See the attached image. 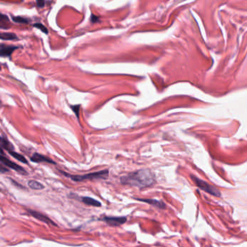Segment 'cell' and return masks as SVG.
Masks as SVG:
<instances>
[{"instance_id": "1", "label": "cell", "mask_w": 247, "mask_h": 247, "mask_svg": "<svg viewBox=\"0 0 247 247\" xmlns=\"http://www.w3.org/2000/svg\"><path fill=\"white\" fill-rule=\"evenodd\" d=\"M120 181L122 184L144 188L154 185L156 180L154 174L150 170L141 169L122 176Z\"/></svg>"}, {"instance_id": "2", "label": "cell", "mask_w": 247, "mask_h": 247, "mask_svg": "<svg viewBox=\"0 0 247 247\" xmlns=\"http://www.w3.org/2000/svg\"><path fill=\"white\" fill-rule=\"evenodd\" d=\"M62 175H64L66 177L70 178L72 181L75 182H81L86 181V180H93V179H106L109 176V170H104L99 171V172L91 173L85 175H72L67 173L65 172H63L62 170H59Z\"/></svg>"}, {"instance_id": "3", "label": "cell", "mask_w": 247, "mask_h": 247, "mask_svg": "<svg viewBox=\"0 0 247 247\" xmlns=\"http://www.w3.org/2000/svg\"><path fill=\"white\" fill-rule=\"evenodd\" d=\"M192 178L193 181L194 182V183H195L199 188L203 190L204 192L208 193V194H212V195L213 196H220V192L217 188L213 186V185L209 184V183H207L206 181H202V180L199 179V178L196 177V176H192Z\"/></svg>"}, {"instance_id": "4", "label": "cell", "mask_w": 247, "mask_h": 247, "mask_svg": "<svg viewBox=\"0 0 247 247\" xmlns=\"http://www.w3.org/2000/svg\"><path fill=\"white\" fill-rule=\"evenodd\" d=\"M0 160H1L2 165H3L4 166L10 167V168L15 170L16 172L19 173H21L22 175L28 174L27 171L25 170L23 167H21V165H17V164H16L15 162H12L11 161V160H9L8 158H7L5 156L4 151H3L2 149H1V156H0Z\"/></svg>"}, {"instance_id": "5", "label": "cell", "mask_w": 247, "mask_h": 247, "mask_svg": "<svg viewBox=\"0 0 247 247\" xmlns=\"http://www.w3.org/2000/svg\"><path fill=\"white\" fill-rule=\"evenodd\" d=\"M102 220L105 222L108 225L111 226H119L121 225L127 221L126 217H109V216H104L101 218Z\"/></svg>"}, {"instance_id": "6", "label": "cell", "mask_w": 247, "mask_h": 247, "mask_svg": "<svg viewBox=\"0 0 247 247\" xmlns=\"http://www.w3.org/2000/svg\"><path fill=\"white\" fill-rule=\"evenodd\" d=\"M28 213H29L31 216H33L34 218H36V219L43 222V223H46V224L52 225H54V226H57V225L55 224V222H54L53 220H52L50 219V218H49L47 216L44 215V214L40 213V212H37V211H34V210H28Z\"/></svg>"}, {"instance_id": "7", "label": "cell", "mask_w": 247, "mask_h": 247, "mask_svg": "<svg viewBox=\"0 0 247 247\" xmlns=\"http://www.w3.org/2000/svg\"><path fill=\"white\" fill-rule=\"evenodd\" d=\"M18 48L19 46H11V45L1 44V46H0V55H1L2 57H8L9 58H10L12 52Z\"/></svg>"}, {"instance_id": "8", "label": "cell", "mask_w": 247, "mask_h": 247, "mask_svg": "<svg viewBox=\"0 0 247 247\" xmlns=\"http://www.w3.org/2000/svg\"><path fill=\"white\" fill-rule=\"evenodd\" d=\"M30 160L31 162H36V163H39V162H46V163L50 164H56L52 159L49 158L48 157H46L44 156V155L39 154V153L36 152L34 153V154L30 157Z\"/></svg>"}, {"instance_id": "9", "label": "cell", "mask_w": 247, "mask_h": 247, "mask_svg": "<svg viewBox=\"0 0 247 247\" xmlns=\"http://www.w3.org/2000/svg\"><path fill=\"white\" fill-rule=\"evenodd\" d=\"M135 199L138 200V201H143V202L147 203L149 204L152 205V206L157 207L159 209H165L166 207L165 204L163 201H160V200L156 199H139V198H135Z\"/></svg>"}, {"instance_id": "10", "label": "cell", "mask_w": 247, "mask_h": 247, "mask_svg": "<svg viewBox=\"0 0 247 247\" xmlns=\"http://www.w3.org/2000/svg\"><path fill=\"white\" fill-rule=\"evenodd\" d=\"M81 201H82L83 203H84L86 205H89V206H93L95 207H100L102 206V204H101L100 201L91 197H89V196H83V197H81Z\"/></svg>"}, {"instance_id": "11", "label": "cell", "mask_w": 247, "mask_h": 247, "mask_svg": "<svg viewBox=\"0 0 247 247\" xmlns=\"http://www.w3.org/2000/svg\"><path fill=\"white\" fill-rule=\"evenodd\" d=\"M1 149H5L8 152L10 151L14 150L13 145L9 141L8 138L6 136H5L3 134H2L1 136Z\"/></svg>"}, {"instance_id": "12", "label": "cell", "mask_w": 247, "mask_h": 247, "mask_svg": "<svg viewBox=\"0 0 247 247\" xmlns=\"http://www.w3.org/2000/svg\"><path fill=\"white\" fill-rule=\"evenodd\" d=\"M28 185L30 188L33 190H42L44 188V185L42 183L35 180H30L28 182Z\"/></svg>"}, {"instance_id": "13", "label": "cell", "mask_w": 247, "mask_h": 247, "mask_svg": "<svg viewBox=\"0 0 247 247\" xmlns=\"http://www.w3.org/2000/svg\"><path fill=\"white\" fill-rule=\"evenodd\" d=\"M10 21H9L8 17L6 15L1 13L0 15V28L1 29H6L9 27L10 24Z\"/></svg>"}, {"instance_id": "14", "label": "cell", "mask_w": 247, "mask_h": 247, "mask_svg": "<svg viewBox=\"0 0 247 247\" xmlns=\"http://www.w3.org/2000/svg\"><path fill=\"white\" fill-rule=\"evenodd\" d=\"M8 153L11 155L12 157L16 159V160H17L21 162H23V163H24V164H28V160H26V157H23V155H21V154H19V153L16 152V151H15L14 150L9 151Z\"/></svg>"}, {"instance_id": "15", "label": "cell", "mask_w": 247, "mask_h": 247, "mask_svg": "<svg viewBox=\"0 0 247 247\" xmlns=\"http://www.w3.org/2000/svg\"><path fill=\"white\" fill-rule=\"evenodd\" d=\"M18 37L13 33H1V40H17Z\"/></svg>"}, {"instance_id": "16", "label": "cell", "mask_w": 247, "mask_h": 247, "mask_svg": "<svg viewBox=\"0 0 247 247\" xmlns=\"http://www.w3.org/2000/svg\"><path fill=\"white\" fill-rule=\"evenodd\" d=\"M12 21L15 23H23V24H27L30 22V20L26 18V17H21V16H12Z\"/></svg>"}, {"instance_id": "17", "label": "cell", "mask_w": 247, "mask_h": 247, "mask_svg": "<svg viewBox=\"0 0 247 247\" xmlns=\"http://www.w3.org/2000/svg\"><path fill=\"white\" fill-rule=\"evenodd\" d=\"M70 108L72 110L75 114V116L77 117L78 119H79V116H80V109H81V104H78V105H70Z\"/></svg>"}, {"instance_id": "18", "label": "cell", "mask_w": 247, "mask_h": 247, "mask_svg": "<svg viewBox=\"0 0 247 247\" xmlns=\"http://www.w3.org/2000/svg\"><path fill=\"white\" fill-rule=\"evenodd\" d=\"M33 26L36 27V28H39V29H40L41 31L43 32V33H44L46 34H48L49 33L47 28H46L45 26H44L42 23H35V24H33Z\"/></svg>"}, {"instance_id": "19", "label": "cell", "mask_w": 247, "mask_h": 247, "mask_svg": "<svg viewBox=\"0 0 247 247\" xmlns=\"http://www.w3.org/2000/svg\"><path fill=\"white\" fill-rule=\"evenodd\" d=\"M90 21L92 23H95L97 22H100V17L98 16H96L94 14H91V17H90Z\"/></svg>"}, {"instance_id": "20", "label": "cell", "mask_w": 247, "mask_h": 247, "mask_svg": "<svg viewBox=\"0 0 247 247\" xmlns=\"http://www.w3.org/2000/svg\"><path fill=\"white\" fill-rule=\"evenodd\" d=\"M46 4V2L44 1H36V5L39 8H43Z\"/></svg>"}, {"instance_id": "21", "label": "cell", "mask_w": 247, "mask_h": 247, "mask_svg": "<svg viewBox=\"0 0 247 247\" xmlns=\"http://www.w3.org/2000/svg\"><path fill=\"white\" fill-rule=\"evenodd\" d=\"M0 171H1L2 173H4L5 172H8V169H7L6 167H4V165H1V169H0Z\"/></svg>"}]
</instances>
